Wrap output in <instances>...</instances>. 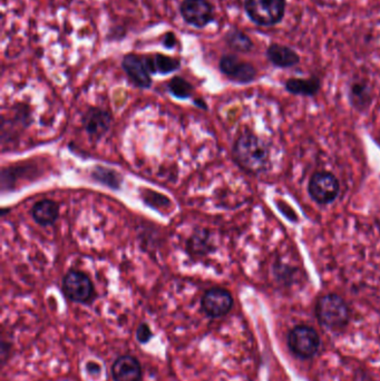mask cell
<instances>
[{"label": "cell", "instance_id": "cell-17", "mask_svg": "<svg viewBox=\"0 0 380 381\" xmlns=\"http://www.w3.org/2000/svg\"><path fill=\"white\" fill-rule=\"evenodd\" d=\"M226 42L231 49L239 53H249L253 48V42L247 34L239 30V29H231L226 33Z\"/></svg>", "mask_w": 380, "mask_h": 381}, {"label": "cell", "instance_id": "cell-11", "mask_svg": "<svg viewBox=\"0 0 380 381\" xmlns=\"http://www.w3.org/2000/svg\"><path fill=\"white\" fill-rule=\"evenodd\" d=\"M122 67L131 82L139 88H149L152 85L150 71H147L144 57L135 54H127L122 61Z\"/></svg>", "mask_w": 380, "mask_h": 381}, {"label": "cell", "instance_id": "cell-2", "mask_svg": "<svg viewBox=\"0 0 380 381\" xmlns=\"http://www.w3.org/2000/svg\"><path fill=\"white\" fill-rule=\"evenodd\" d=\"M316 315L320 324L330 330L346 327L349 320V309L342 298L337 295H326L318 300Z\"/></svg>", "mask_w": 380, "mask_h": 381}, {"label": "cell", "instance_id": "cell-24", "mask_svg": "<svg viewBox=\"0 0 380 381\" xmlns=\"http://www.w3.org/2000/svg\"><path fill=\"white\" fill-rule=\"evenodd\" d=\"M87 373H91V375H94V373H100V365L98 363H88L86 365Z\"/></svg>", "mask_w": 380, "mask_h": 381}, {"label": "cell", "instance_id": "cell-23", "mask_svg": "<svg viewBox=\"0 0 380 381\" xmlns=\"http://www.w3.org/2000/svg\"><path fill=\"white\" fill-rule=\"evenodd\" d=\"M163 45L166 48H173L176 45V37L173 33H166L163 37Z\"/></svg>", "mask_w": 380, "mask_h": 381}, {"label": "cell", "instance_id": "cell-21", "mask_svg": "<svg viewBox=\"0 0 380 381\" xmlns=\"http://www.w3.org/2000/svg\"><path fill=\"white\" fill-rule=\"evenodd\" d=\"M210 235H207V231H202L201 233H197L192 237L189 242V247L191 252L197 255L207 254L210 249Z\"/></svg>", "mask_w": 380, "mask_h": 381}, {"label": "cell", "instance_id": "cell-8", "mask_svg": "<svg viewBox=\"0 0 380 381\" xmlns=\"http://www.w3.org/2000/svg\"><path fill=\"white\" fill-rule=\"evenodd\" d=\"M234 305V298L228 290L212 288L207 290L201 299V307L210 318H221L230 312Z\"/></svg>", "mask_w": 380, "mask_h": 381}, {"label": "cell", "instance_id": "cell-20", "mask_svg": "<svg viewBox=\"0 0 380 381\" xmlns=\"http://www.w3.org/2000/svg\"><path fill=\"white\" fill-rule=\"evenodd\" d=\"M168 90L175 98L185 100V98H191L195 87L192 86L191 83L188 82L183 77L175 76L168 83Z\"/></svg>", "mask_w": 380, "mask_h": 381}, {"label": "cell", "instance_id": "cell-5", "mask_svg": "<svg viewBox=\"0 0 380 381\" xmlns=\"http://www.w3.org/2000/svg\"><path fill=\"white\" fill-rule=\"evenodd\" d=\"M340 191L338 180L329 172L313 174L308 185V192L312 200L319 204H329L336 200Z\"/></svg>", "mask_w": 380, "mask_h": 381}, {"label": "cell", "instance_id": "cell-12", "mask_svg": "<svg viewBox=\"0 0 380 381\" xmlns=\"http://www.w3.org/2000/svg\"><path fill=\"white\" fill-rule=\"evenodd\" d=\"M114 381H141L142 368L137 358L121 356L112 367Z\"/></svg>", "mask_w": 380, "mask_h": 381}, {"label": "cell", "instance_id": "cell-4", "mask_svg": "<svg viewBox=\"0 0 380 381\" xmlns=\"http://www.w3.org/2000/svg\"><path fill=\"white\" fill-rule=\"evenodd\" d=\"M63 292L73 303H88L94 298V284L84 272L71 270L64 276Z\"/></svg>", "mask_w": 380, "mask_h": 381}, {"label": "cell", "instance_id": "cell-3", "mask_svg": "<svg viewBox=\"0 0 380 381\" xmlns=\"http://www.w3.org/2000/svg\"><path fill=\"white\" fill-rule=\"evenodd\" d=\"M244 9L255 24L273 26L284 16L286 0H244Z\"/></svg>", "mask_w": 380, "mask_h": 381}, {"label": "cell", "instance_id": "cell-13", "mask_svg": "<svg viewBox=\"0 0 380 381\" xmlns=\"http://www.w3.org/2000/svg\"><path fill=\"white\" fill-rule=\"evenodd\" d=\"M32 216L37 224L42 226L54 225L59 216L57 203L52 200L38 201L33 206Z\"/></svg>", "mask_w": 380, "mask_h": 381}, {"label": "cell", "instance_id": "cell-10", "mask_svg": "<svg viewBox=\"0 0 380 381\" xmlns=\"http://www.w3.org/2000/svg\"><path fill=\"white\" fill-rule=\"evenodd\" d=\"M85 131L93 139H102L110 129L112 115L100 107H91L85 112L81 119Z\"/></svg>", "mask_w": 380, "mask_h": 381}, {"label": "cell", "instance_id": "cell-15", "mask_svg": "<svg viewBox=\"0 0 380 381\" xmlns=\"http://www.w3.org/2000/svg\"><path fill=\"white\" fill-rule=\"evenodd\" d=\"M144 61L150 74L168 75L181 67L180 61L170 56L162 55V54L145 56Z\"/></svg>", "mask_w": 380, "mask_h": 381}, {"label": "cell", "instance_id": "cell-7", "mask_svg": "<svg viewBox=\"0 0 380 381\" xmlns=\"http://www.w3.org/2000/svg\"><path fill=\"white\" fill-rule=\"evenodd\" d=\"M319 346V336L311 327H296L289 334V347L299 357H312L317 353Z\"/></svg>", "mask_w": 380, "mask_h": 381}, {"label": "cell", "instance_id": "cell-6", "mask_svg": "<svg viewBox=\"0 0 380 381\" xmlns=\"http://www.w3.org/2000/svg\"><path fill=\"white\" fill-rule=\"evenodd\" d=\"M180 13L185 23L197 28H205L214 20V8L207 0H183Z\"/></svg>", "mask_w": 380, "mask_h": 381}, {"label": "cell", "instance_id": "cell-14", "mask_svg": "<svg viewBox=\"0 0 380 381\" xmlns=\"http://www.w3.org/2000/svg\"><path fill=\"white\" fill-rule=\"evenodd\" d=\"M267 56L273 65L281 69L294 67L300 61L299 55L294 49L279 44H272L267 48Z\"/></svg>", "mask_w": 380, "mask_h": 381}, {"label": "cell", "instance_id": "cell-1", "mask_svg": "<svg viewBox=\"0 0 380 381\" xmlns=\"http://www.w3.org/2000/svg\"><path fill=\"white\" fill-rule=\"evenodd\" d=\"M234 156L244 171L261 174L270 168V152L267 144L251 131H243L236 140Z\"/></svg>", "mask_w": 380, "mask_h": 381}, {"label": "cell", "instance_id": "cell-18", "mask_svg": "<svg viewBox=\"0 0 380 381\" xmlns=\"http://www.w3.org/2000/svg\"><path fill=\"white\" fill-rule=\"evenodd\" d=\"M92 177L95 181L100 182L102 184L110 187V189H118L121 187L122 177L117 172L110 170V168L98 166L94 168Z\"/></svg>", "mask_w": 380, "mask_h": 381}, {"label": "cell", "instance_id": "cell-9", "mask_svg": "<svg viewBox=\"0 0 380 381\" xmlns=\"http://www.w3.org/2000/svg\"><path fill=\"white\" fill-rule=\"evenodd\" d=\"M219 67L222 74L240 84H248L255 81L257 69L251 64L240 61L236 55H224L221 57Z\"/></svg>", "mask_w": 380, "mask_h": 381}, {"label": "cell", "instance_id": "cell-22", "mask_svg": "<svg viewBox=\"0 0 380 381\" xmlns=\"http://www.w3.org/2000/svg\"><path fill=\"white\" fill-rule=\"evenodd\" d=\"M153 334L149 324H141L137 330V339L141 344H147L152 339Z\"/></svg>", "mask_w": 380, "mask_h": 381}, {"label": "cell", "instance_id": "cell-19", "mask_svg": "<svg viewBox=\"0 0 380 381\" xmlns=\"http://www.w3.org/2000/svg\"><path fill=\"white\" fill-rule=\"evenodd\" d=\"M349 98L352 105L358 110H364L370 102V90L364 83H354L349 90Z\"/></svg>", "mask_w": 380, "mask_h": 381}, {"label": "cell", "instance_id": "cell-16", "mask_svg": "<svg viewBox=\"0 0 380 381\" xmlns=\"http://www.w3.org/2000/svg\"><path fill=\"white\" fill-rule=\"evenodd\" d=\"M286 88L292 94L313 96L319 92L320 81L317 77L310 79L290 78L286 83Z\"/></svg>", "mask_w": 380, "mask_h": 381}]
</instances>
